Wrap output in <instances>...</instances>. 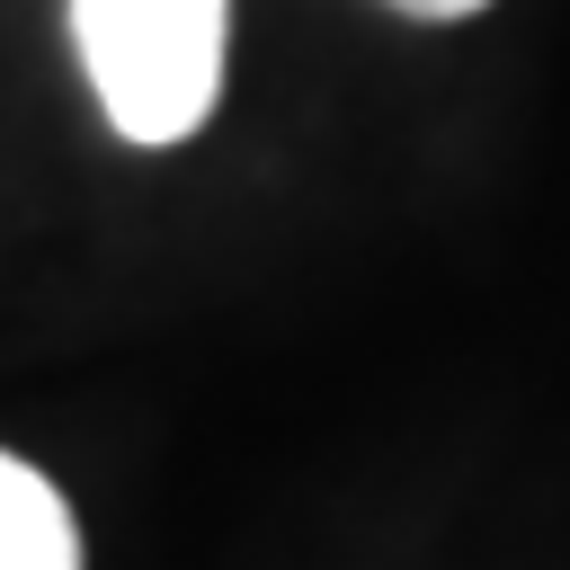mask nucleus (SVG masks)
Masks as SVG:
<instances>
[{"label":"nucleus","instance_id":"f257e3e1","mask_svg":"<svg viewBox=\"0 0 570 570\" xmlns=\"http://www.w3.org/2000/svg\"><path fill=\"white\" fill-rule=\"evenodd\" d=\"M80 71L125 142H187L223 98L232 0H71Z\"/></svg>","mask_w":570,"mask_h":570},{"label":"nucleus","instance_id":"f03ea898","mask_svg":"<svg viewBox=\"0 0 570 570\" xmlns=\"http://www.w3.org/2000/svg\"><path fill=\"white\" fill-rule=\"evenodd\" d=\"M0 570H80V525L62 490L0 445Z\"/></svg>","mask_w":570,"mask_h":570},{"label":"nucleus","instance_id":"7ed1b4c3","mask_svg":"<svg viewBox=\"0 0 570 570\" xmlns=\"http://www.w3.org/2000/svg\"><path fill=\"white\" fill-rule=\"evenodd\" d=\"M383 9H401V18H419V27H454V18H472V9H490V0H383Z\"/></svg>","mask_w":570,"mask_h":570}]
</instances>
